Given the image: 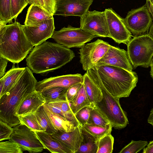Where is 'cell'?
<instances>
[{
    "instance_id": "cell-1",
    "label": "cell",
    "mask_w": 153,
    "mask_h": 153,
    "mask_svg": "<svg viewBox=\"0 0 153 153\" xmlns=\"http://www.w3.org/2000/svg\"><path fill=\"white\" fill-rule=\"evenodd\" d=\"M75 56L73 51L62 45L45 41L35 46L26 61L33 73L41 74L60 68Z\"/></svg>"
},
{
    "instance_id": "cell-2",
    "label": "cell",
    "mask_w": 153,
    "mask_h": 153,
    "mask_svg": "<svg viewBox=\"0 0 153 153\" xmlns=\"http://www.w3.org/2000/svg\"><path fill=\"white\" fill-rule=\"evenodd\" d=\"M33 72L25 67L14 86L0 97V120L12 127L20 123L16 112L21 103L29 94L36 90L37 82Z\"/></svg>"
},
{
    "instance_id": "cell-3",
    "label": "cell",
    "mask_w": 153,
    "mask_h": 153,
    "mask_svg": "<svg viewBox=\"0 0 153 153\" xmlns=\"http://www.w3.org/2000/svg\"><path fill=\"white\" fill-rule=\"evenodd\" d=\"M33 46L27 38L22 25L16 20L0 27V56L9 61L19 63Z\"/></svg>"
},
{
    "instance_id": "cell-4",
    "label": "cell",
    "mask_w": 153,
    "mask_h": 153,
    "mask_svg": "<svg viewBox=\"0 0 153 153\" xmlns=\"http://www.w3.org/2000/svg\"><path fill=\"white\" fill-rule=\"evenodd\" d=\"M98 74L105 88L113 97H129L136 86L138 77L135 72L108 65L97 66Z\"/></svg>"
},
{
    "instance_id": "cell-5",
    "label": "cell",
    "mask_w": 153,
    "mask_h": 153,
    "mask_svg": "<svg viewBox=\"0 0 153 153\" xmlns=\"http://www.w3.org/2000/svg\"><path fill=\"white\" fill-rule=\"evenodd\" d=\"M100 89L103 97L94 105L111 124L112 127L120 129L126 127L129 124L126 112L120 105L119 99L112 96L103 85L95 67L86 72Z\"/></svg>"
},
{
    "instance_id": "cell-6",
    "label": "cell",
    "mask_w": 153,
    "mask_h": 153,
    "mask_svg": "<svg viewBox=\"0 0 153 153\" xmlns=\"http://www.w3.org/2000/svg\"><path fill=\"white\" fill-rule=\"evenodd\" d=\"M126 45L128 56L133 68L150 66L153 57V38L149 34L134 36Z\"/></svg>"
},
{
    "instance_id": "cell-7",
    "label": "cell",
    "mask_w": 153,
    "mask_h": 153,
    "mask_svg": "<svg viewBox=\"0 0 153 153\" xmlns=\"http://www.w3.org/2000/svg\"><path fill=\"white\" fill-rule=\"evenodd\" d=\"M95 36L82 30L68 25L58 31H54L52 37L57 43L69 48H81Z\"/></svg>"
},
{
    "instance_id": "cell-8",
    "label": "cell",
    "mask_w": 153,
    "mask_h": 153,
    "mask_svg": "<svg viewBox=\"0 0 153 153\" xmlns=\"http://www.w3.org/2000/svg\"><path fill=\"white\" fill-rule=\"evenodd\" d=\"M13 129L9 140L17 143L23 151L36 153L41 152L45 149L36 132L25 125L20 123L13 127Z\"/></svg>"
},
{
    "instance_id": "cell-9",
    "label": "cell",
    "mask_w": 153,
    "mask_h": 153,
    "mask_svg": "<svg viewBox=\"0 0 153 153\" xmlns=\"http://www.w3.org/2000/svg\"><path fill=\"white\" fill-rule=\"evenodd\" d=\"M110 45L107 42L98 39L85 44L79 50L80 62L83 69L86 71L94 68L105 55Z\"/></svg>"
},
{
    "instance_id": "cell-10",
    "label": "cell",
    "mask_w": 153,
    "mask_h": 153,
    "mask_svg": "<svg viewBox=\"0 0 153 153\" xmlns=\"http://www.w3.org/2000/svg\"><path fill=\"white\" fill-rule=\"evenodd\" d=\"M123 20L130 31L137 35L147 32L153 23L152 18L145 4L129 11Z\"/></svg>"
},
{
    "instance_id": "cell-11",
    "label": "cell",
    "mask_w": 153,
    "mask_h": 153,
    "mask_svg": "<svg viewBox=\"0 0 153 153\" xmlns=\"http://www.w3.org/2000/svg\"><path fill=\"white\" fill-rule=\"evenodd\" d=\"M80 23L82 30L96 36L110 38L105 11H88Z\"/></svg>"
},
{
    "instance_id": "cell-12",
    "label": "cell",
    "mask_w": 153,
    "mask_h": 153,
    "mask_svg": "<svg viewBox=\"0 0 153 153\" xmlns=\"http://www.w3.org/2000/svg\"><path fill=\"white\" fill-rule=\"evenodd\" d=\"M105 11L110 38L118 44L127 45L131 39L132 35L123 18L111 8L106 9Z\"/></svg>"
},
{
    "instance_id": "cell-13",
    "label": "cell",
    "mask_w": 153,
    "mask_h": 153,
    "mask_svg": "<svg viewBox=\"0 0 153 153\" xmlns=\"http://www.w3.org/2000/svg\"><path fill=\"white\" fill-rule=\"evenodd\" d=\"M93 0H56L53 15L84 17Z\"/></svg>"
},
{
    "instance_id": "cell-14",
    "label": "cell",
    "mask_w": 153,
    "mask_h": 153,
    "mask_svg": "<svg viewBox=\"0 0 153 153\" xmlns=\"http://www.w3.org/2000/svg\"><path fill=\"white\" fill-rule=\"evenodd\" d=\"M22 27L28 40L35 46L52 37L55 29L54 18L45 20L37 27L22 25Z\"/></svg>"
},
{
    "instance_id": "cell-15",
    "label": "cell",
    "mask_w": 153,
    "mask_h": 153,
    "mask_svg": "<svg viewBox=\"0 0 153 153\" xmlns=\"http://www.w3.org/2000/svg\"><path fill=\"white\" fill-rule=\"evenodd\" d=\"M108 65L121 68L133 72V68L129 60L127 52L124 49L110 45L104 56L96 66Z\"/></svg>"
},
{
    "instance_id": "cell-16",
    "label": "cell",
    "mask_w": 153,
    "mask_h": 153,
    "mask_svg": "<svg viewBox=\"0 0 153 153\" xmlns=\"http://www.w3.org/2000/svg\"><path fill=\"white\" fill-rule=\"evenodd\" d=\"M83 82V76L80 74H70L50 77L37 82L36 90L42 92L54 87L69 88Z\"/></svg>"
},
{
    "instance_id": "cell-17",
    "label": "cell",
    "mask_w": 153,
    "mask_h": 153,
    "mask_svg": "<svg viewBox=\"0 0 153 153\" xmlns=\"http://www.w3.org/2000/svg\"><path fill=\"white\" fill-rule=\"evenodd\" d=\"M52 135L64 144L73 153H76L78 150L83 138L81 125L76 126L72 131L67 132L58 130Z\"/></svg>"
},
{
    "instance_id": "cell-18",
    "label": "cell",
    "mask_w": 153,
    "mask_h": 153,
    "mask_svg": "<svg viewBox=\"0 0 153 153\" xmlns=\"http://www.w3.org/2000/svg\"><path fill=\"white\" fill-rule=\"evenodd\" d=\"M46 101L42 93L35 90L28 95L20 104L16 112L18 117L35 114Z\"/></svg>"
},
{
    "instance_id": "cell-19",
    "label": "cell",
    "mask_w": 153,
    "mask_h": 153,
    "mask_svg": "<svg viewBox=\"0 0 153 153\" xmlns=\"http://www.w3.org/2000/svg\"><path fill=\"white\" fill-rule=\"evenodd\" d=\"M38 137L44 146L52 153H73L72 151L52 134L45 131L36 132Z\"/></svg>"
},
{
    "instance_id": "cell-20",
    "label": "cell",
    "mask_w": 153,
    "mask_h": 153,
    "mask_svg": "<svg viewBox=\"0 0 153 153\" xmlns=\"http://www.w3.org/2000/svg\"><path fill=\"white\" fill-rule=\"evenodd\" d=\"M53 18V16L45 10L32 4L28 9L24 25L31 27H37L43 21Z\"/></svg>"
},
{
    "instance_id": "cell-21",
    "label": "cell",
    "mask_w": 153,
    "mask_h": 153,
    "mask_svg": "<svg viewBox=\"0 0 153 153\" xmlns=\"http://www.w3.org/2000/svg\"><path fill=\"white\" fill-rule=\"evenodd\" d=\"M86 92L92 106L95 105L102 100L103 96L100 88L86 72L83 75Z\"/></svg>"
},
{
    "instance_id": "cell-22",
    "label": "cell",
    "mask_w": 153,
    "mask_h": 153,
    "mask_svg": "<svg viewBox=\"0 0 153 153\" xmlns=\"http://www.w3.org/2000/svg\"><path fill=\"white\" fill-rule=\"evenodd\" d=\"M43 106L56 131L60 130L69 132L75 129L76 127L72 122L65 118L51 111L44 105Z\"/></svg>"
},
{
    "instance_id": "cell-23",
    "label": "cell",
    "mask_w": 153,
    "mask_h": 153,
    "mask_svg": "<svg viewBox=\"0 0 153 153\" xmlns=\"http://www.w3.org/2000/svg\"><path fill=\"white\" fill-rule=\"evenodd\" d=\"M25 68H12L0 79L4 83V87L0 97L9 91L15 84Z\"/></svg>"
},
{
    "instance_id": "cell-24",
    "label": "cell",
    "mask_w": 153,
    "mask_h": 153,
    "mask_svg": "<svg viewBox=\"0 0 153 153\" xmlns=\"http://www.w3.org/2000/svg\"><path fill=\"white\" fill-rule=\"evenodd\" d=\"M69 103L71 110L75 115L82 108L91 105L87 95L83 83L76 95Z\"/></svg>"
},
{
    "instance_id": "cell-25",
    "label": "cell",
    "mask_w": 153,
    "mask_h": 153,
    "mask_svg": "<svg viewBox=\"0 0 153 153\" xmlns=\"http://www.w3.org/2000/svg\"><path fill=\"white\" fill-rule=\"evenodd\" d=\"M82 133L83 140L76 153H97L98 140L96 139L82 128Z\"/></svg>"
},
{
    "instance_id": "cell-26",
    "label": "cell",
    "mask_w": 153,
    "mask_h": 153,
    "mask_svg": "<svg viewBox=\"0 0 153 153\" xmlns=\"http://www.w3.org/2000/svg\"><path fill=\"white\" fill-rule=\"evenodd\" d=\"M68 88L54 87L42 93L47 103L57 101L66 100V95Z\"/></svg>"
},
{
    "instance_id": "cell-27",
    "label": "cell",
    "mask_w": 153,
    "mask_h": 153,
    "mask_svg": "<svg viewBox=\"0 0 153 153\" xmlns=\"http://www.w3.org/2000/svg\"><path fill=\"white\" fill-rule=\"evenodd\" d=\"M82 128L97 140L111 133L112 126L111 123L105 126L86 123Z\"/></svg>"
},
{
    "instance_id": "cell-28",
    "label": "cell",
    "mask_w": 153,
    "mask_h": 153,
    "mask_svg": "<svg viewBox=\"0 0 153 153\" xmlns=\"http://www.w3.org/2000/svg\"><path fill=\"white\" fill-rule=\"evenodd\" d=\"M35 114L39 124L44 131L51 134L56 132L43 105L39 108Z\"/></svg>"
},
{
    "instance_id": "cell-29",
    "label": "cell",
    "mask_w": 153,
    "mask_h": 153,
    "mask_svg": "<svg viewBox=\"0 0 153 153\" xmlns=\"http://www.w3.org/2000/svg\"><path fill=\"white\" fill-rule=\"evenodd\" d=\"M11 0H0V27L12 23Z\"/></svg>"
},
{
    "instance_id": "cell-30",
    "label": "cell",
    "mask_w": 153,
    "mask_h": 153,
    "mask_svg": "<svg viewBox=\"0 0 153 153\" xmlns=\"http://www.w3.org/2000/svg\"><path fill=\"white\" fill-rule=\"evenodd\" d=\"M91 106V108L88 123L102 126L111 123L95 106Z\"/></svg>"
},
{
    "instance_id": "cell-31",
    "label": "cell",
    "mask_w": 153,
    "mask_h": 153,
    "mask_svg": "<svg viewBox=\"0 0 153 153\" xmlns=\"http://www.w3.org/2000/svg\"><path fill=\"white\" fill-rule=\"evenodd\" d=\"M114 137L111 133L102 137L98 140L97 153H111L113 152Z\"/></svg>"
},
{
    "instance_id": "cell-32",
    "label": "cell",
    "mask_w": 153,
    "mask_h": 153,
    "mask_svg": "<svg viewBox=\"0 0 153 153\" xmlns=\"http://www.w3.org/2000/svg\"><path fill=\"white\" fill-rule=\"evenodd\" d=\"M20 123L24 125L35 132L44 131L39 124L35 114H30L19 117Z\"/></svg>"
},
{
    "instance_id": "cell-33",
    "label": "cell",
    "mask_w": 153,
    "mask_h": 153,
    "mask_svg": "<svg viewBox=\"0 0 153 153\" xmlns=\"http://www.w3.org/2000/svg\"><path fill=\"white\" fill-rule=\"evenodd\" d=\"M148 142L146 140H133L122 149L120 153H136L143 150L147 145Z\"/></svg>"
},
{
    "instance_id": "cell-34",
    "label": "cell",
    "mask_w": 153,
    "mask_h": 153,
    "mask_svg": "<svg viewBox=\"0 0 153 153\" xmlns=\"http://www.w3.org/2000/svg\"><path fill=\"white\" fill-rule=\"evenodd\" d=\"M23 150L15 142L10 141H1L0 153H23Z\"/></svg>"
},
{
    "instance_id": "cell-35",
    "label": "cell",
    "mask_w": 153,
    "mask_h": 153,
    "mask_svg": "<svg viewBox=\"0 0 153 153\" xmlns=\"http://www.w3.org/2000/svg\"><path fill=\"white\" fill-rule=\"evenodd\" d=\"M11 1L12 18L16 20L18 16L29 3L27 0H11Z\"/></svg>"
},
{
    "instance_id": "cell-36",
    "label": "cell",
    "mask_w": 153,
    "mask_h": 153,
    "mask_svg": "<svg viewBox=\"0 0 153 153\" xmlns=\"http://www.w3.org/2000/svg\"><path fill=\"white\" fill-rule=\"evenodd\" d=\"M91 108V105L86 106L80 109L75 114L76 118L82 126L87 123Z\"/></svg>"
},
{
    "instance_id": "cell-37",
    "label": "cell",
    "mask_w": 153,
    "mask_h": 153,
    "mask_svg": "<svg viewBox=\"0 0 153 153\" xmlns=\"http://www.w3.org/2000/svg\"><path fill=\"white\" fill-rule=\"evenodd\" d=\"M13 128L7 123L0 120V141L9 140L13 132Z\"/></svg>"
},
{
    "instance_id": "cell-38",
    "label": "cell",
    "mask_w": 153,
    "mask_h": 153,
    "mask_svg": "<svg viewBox=\"0 0 153 153\" xmlns=\"http://www.w3.org/2000/svg\"><path fill=\"white\" fill-rule=\"evenodd\" d=\"M83 83H78L72 85L68 88L66 95V99L67 102H70L73 100L77 94Z\"/></svg>"
},
{
    "instance_id": "cell-39",
    "label": "cell",
    "mask_w": 153,
    "mask_h": 153,
    "mask_svg": "<svg viewBox=\"0 0 153 153\" xmlns=\"http://www.w3.org/2000/svg\"><path fill=\"white\" fill-rule=\"evenodd\" d=\"M43 105L47 107L51 111L58 114L66 119V114L58 107L50 103H45Z\"/></svg>"
},
{
    "instance_id": "cell-40",
    "label": "cell",
    "mask_w": 153,
    "mask_h": 153,
    "mask_svg": "<svg viewBox=\"0 0 153 153\" xmlns=\"http://www.w3.org/2000/svg\"><path fill=\"white\" fill-rule=\"evenodd\" d=\"M47 11L53 16L56 0H43Z\"/></svg>"
},
{
    "instance_id": "cell-41",
    "label": "cell",
    "mask_w": 153,
    "mask_h": 153,
    "mask_svg": "<svg viewBox=\"0 0 153 153\" xmlns=\"http://www.w3.org/2000/svg\"><path fill=\"white\" fill-rule=\"evenodd\" d=\"M8 60L0 56V78H1L5 74V71Z\"/></svg>"
},
{
    "instance_id": "cell-42",
    "label": "cell",
    "mask_w": 153,
    "mask_h": 153,
    "mask_svg": "<svg viewBox=\"0 0 153 153\" xmlns=\"http://www.w3.org/2000/svg\"><path fill=\"white\" fill-rule=\"evenodd\" d=\"M143 150V153H153V140L150 141Z\"/></svg>"
},
{
    "instance_id": "cell-43",
    "label": "cell",
    "mask_w": 153,
    "mask_h": 153,
    "mask_svg": "<svg viewBox=\"0 0 153 153\" xmlns=\"http://www.w3.org/2000/svg\"><path fill=\"white\" fill-rule=\"evenodd\" d=\"M145 4L153 19V1L151 2L150 0H146Z\"/></svg>"
},
{
    "instance_id": "cell-44",
    "label": "cell",
    "mask_w": 153,
    "mask_h": 153,
    "mask_svg": "<svg viewBox=\"0 0 153 153\" xmlns=\"http://www.w3.org/2000/svg\"><path fill=\"white\" fill-rule=\"evenodd\" d=\"M33 4L47 11L43 0H32Z\"/></svg>"
},
{
    "instance_id": "cell-45",
    "label": "cell",
    "mask_w": 153,
    "mask_h": 153,
    "mask_svg": "<svg viewBox=\"0 0 153 153\" xmlns=\"http://www.w3.org/2000/svg\"><path fill=\"white\" fill-rule=\"evenodd\" d=\"M147 122L151 124L153 128V108L151 110L147 119Z\"/></svg>"
},
{
    "instance_id": "cell-46",
    "label": "cell",
    "mask_w": 153,
    "mask_h": 153,
    "mask_svg": "<svg viewBox=\"0 0 153 153\" xmlns=\"http://www.w3.org/2000/svg\"><path fill=\"white\" fill-rule=\"evenodd\" d=\"M149 31L148 33L153 38V23L151 26Z\"/></svg>"
},
{
    "instance_id": "cell-47",
    "label": "cell",
    "mask_w": 153,
    "mask_h": 153,
    "mask_svg": "<svg viewBox=\"0 0 153 153\" xmlns=\"http://www.w3.org/2000/svg\"><path fill=\"white\" fill-rule=\"evenodd\" d=\"M150 67H151V70L150 72V74L151 76L153 79V66H151Z\"/></svg>"
},
{
    "instance_id": "cell-48",
    "label": "cell",
    "mask_w": 153,
    "mask_h": 153,
    "mask_svg": "<svg viewBox=\"0 0 153 153\" xmlns=\"http://www.w3.org/2000/svg\"><path fill=\"white\" fill-rule=\"evenodd\" d=\"M27 1H28L29 4L30 5L33 4L32 0H27Z\"/></svg>"
},
{
    "instance_id": "cell-49",
    "label": "cell",
    "mask_w": 153,
    "mask_h": 153,
    "mask_svg": "<svg viewBox=\"0 0 153 153\" xmlns=\"http://www.w3.org/2000/svg\"><path fill=\"white\" fill-rule=\"evenodd\" d=\"M153 66V57H152V60L150 65V66Z\"/></svg>"
},
{
    "instance_id": "cell-50",
    "label": "cell",
    "mask_w": 153,
    "mask_h": 153,
    "mask_svg": "<svg viewBox=\"0 0 153 153\" xmlns=\"http://www.w3.org/2000/svg\"><path fill=\"white\" fill-rule=\"evenodd\" d=\"M150 1H151L152 2V1H153V0H150Z\"/></svg>"
}]
</instances>
